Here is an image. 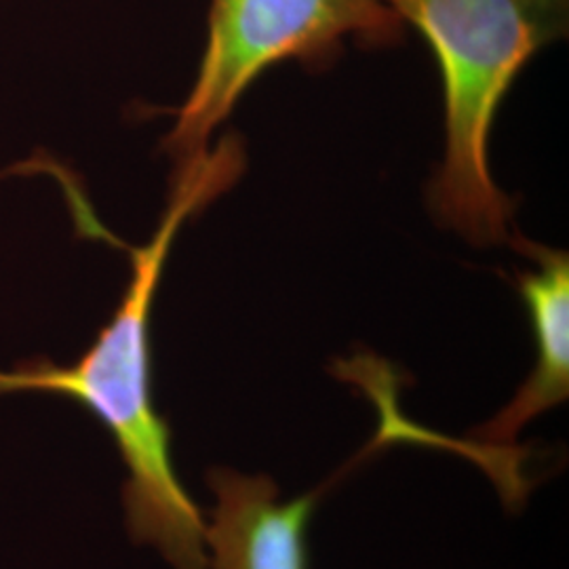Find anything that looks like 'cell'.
<instances>
[{
	"label": "cell",
	"mask_w": 569,
	"mask_h": 569,
	"mask_svg": "<svg viewBox=\"0 0 569 569\" xmlns=\"http://www.w3.org/2000/svg\"><path fill=\"white\" fill-rule=\"evenodd\" d=\"M243 143L216 148L176 167L161 222L131 253V277L110 321L70 366L30 361L0 369V395L42 392L72 399L114 439L129 477L122 488L127 529L157 547L176 569H207L203 515L183 489L171 453V428L154 406L150 317L167 258L182 226L241 178Z\"/></svg>",
	"instance_id": "cell-1"
},
{
	"label": "cell",
	"mask_w": 569,
	"mask_h": 569,
	"mask_svg": "<svg viewBox=\"0 0 569 569\" xmlns=\"http://www.w3.org/2000/svg\"><path fill=\"white\" fill-rule=\"evenodd\" d=\"M387 2L427 39L443 79L446 152L428 183L430 213L468 243H510L515 204L491 178L489 133L521 70L566 39L569 0Z\"/></svg>",
	"instance_id": "cell-2"
},
{
	"label": "cell",
	"mask_w": 569,
	"mask_h": 569,
	"mask_svg": "<svg viewBox=\"0 0 569 569\" xmlns=\"http://www.w3.org/2000/svg\"><path fill=\"white\" fill-rule=\"evenodd\" d=\"M403 37L406 21L387 0H209L203 58L164 152L176 164L207 152L216 129L270 66L296 60L326 68L346 41L382 49Z\"/></svg>",
	"instance_id": "cell-3"
},
{
	"label": "cell",
	"mask_w": 569,
	"mask_h": 569,
	"mask_svg": "<svg viewBox=\"0 0 569 569\" xmlns=\"http://www.w3.org/2000/svg\"><path fill=\"white\" fill-rule=\"evenodd\" d=\"M207 481L216 493L204 526L211 569H310L306 536L326 486L283 502L266 475L213 468Z\"/></svg>",
	"instance_id": "cell-4"
},
{
	"label": "cell",
	"mask_w": 569,
	"mask_h": 569,
	"mask_svg": "<svg viewBox=\"0 0 569 569\" xmlns=\"http://www.w3.org/2000/svg\"><path fill=\"white\" fill-rule=\"evenodd\" d=\"M517 244L536 270L519 274V293L529 315L536 342V363L526 385L496 418L477 428L486 446H512L533 418L569 397V260L561 249L533 243L515 234Z\"/></svg>",
	"instance_id": "cell-5"
}]
</instances>
